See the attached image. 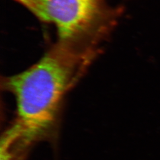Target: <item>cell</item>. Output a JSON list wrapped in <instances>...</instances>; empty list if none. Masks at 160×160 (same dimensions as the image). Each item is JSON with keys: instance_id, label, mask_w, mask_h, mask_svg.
Returning a JSON list of instances; mask_svg holds the SVG:
<instances>
[{"instance_id": "cell-2", "label": "cell", "mask_w": 160, "mask_h": 160, "mask_svg": "<svg viewBox=\"0 0 160 160\" xmlns=\"http://www.w3.org/2000/svg\"><path fill=\"white\" fill-rule=\"evenodd\" d=\"M40 20L53 24L59 37L101 30H113L123 12L107 0H13Z\"/></svg>"}, {"instance_id": "cell-3", "label": "cell", "mask_w": 160, "mask_h": 160, "mask_svg": "<svg viewBox=\"0 0 160 160\" xmlns=\"http://www.w3.org/2000/svg\"><path fill=\"white\" fill-rule=\"evenodd\" d=\"M16 132L11 125L3 133L0 141V160H26L28 153L15 143Z\"/></svg>"}, {"instance_id": "cell-1", "label": "cell", "mask_w": 160, "mask_h": 160, "mask_svg": "<svg viewBox=\"0 0 160 160\" xmlns=\"http://www.w3.org/2000/svg\"><path fill=\"white\" fill-rule=\"evenodd\" d=\"M108 37L98 32L58 37L37 63L18 74L2 78L3 89L16 99L12 125L21 148L29 152L34 144L53 135L66 94L102 51Z\"/></svg>"}]
</instances>
